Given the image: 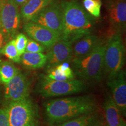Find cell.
<instances>
[{"label": "cell", "instance_id": "14", "mask_svg": "<svg viewBox=\"0 0 126 126\" xmlns=\"http://www.w3.org/2000/svg\"><path fill=\"white\" fill-rule=\"evenodd\" d=\"M100 42L97 36L91 33L77 39L72 45L71 60L81 59L89 54Z\"/></svg>", "mask_w": 126, "mask_h": 126}, {"label": "cell", "instance_id": "9", "mask_svg": "<svg viewBox=\"0 0 126 126\" xmlns=\"http://www.w3.org/2000/svg\"><path fill=\"white\" fill-rule=\"evenodd\" d=\"M30 81L19 72L5 85V98L10 102L22 100L29 96Z\"/></svg>", "mask_w": 126, "mask_h": 126}, {"label": "cell", "instance_id": "26", "mask_svg": "<svg viewBox=\"0 0 126 126\" xmlns=\"http://www.w3.org/2000/svg\"><path fill=\"white\" fill-rule=\"evenodd\" d=\"M9 40L7 37L3 29L0 25V50L2 48L3 46L7 43Z\"/></svg>", "mask_w": 126, "mask_h": 126}, {"label": "cell", "instance_id": "12", "mask_svg": "<svg viewBox=\"0 0 126 126\" xmlns=\"http://www.w3.org/2000/svg\"><path fill=\"white\" fill-rule=\"evenodd\" d=\"M108 85L111 91V97L119 107L123 115L126 114V81L125 72L121 70L108 78Z\"/></svg>", "mask_w": 126, "mask_h": 126}, {"label": "cell", "instance_id": "24", "mask_svg": "<svg viewBox=\"0 0 126 126\" xmlns=\"http://www.w3.org/2000/svg\"><path fill=\"white\" fill-rule=\"evenodd\" d=\"M45 50V47L37 42L32 39H28L25 51L30 53H43Z\"/></svg>", "mask_w": 126, "mask_h": 126}, {"label": "cell", "instance_id": "23", "mask_svg": "<svg viewBox=\"0 0 126 126\" xmlns=\"http://www.w3.org/2000/svg\"><path fill=\"white\" fill-rule=\"evenodd\" d=\"M57 68L59 70L63 75H64L68 80L74 79L75 78V74L73 70L68 64V63H63L56 66Z\"/></svg>", "mask_w": 126, "mask_h": 126}, {"label": "cell", "instance_id": "7", "mask_svg": "<svg viewBox=\"0 0 126 126\" xmlns=\"http://www.w3.org/2000/svg\"><path fill=\"white\" fill-rule=\"evenodd\" d=\"M31 22L54 31L61 36L63 33V9L61 1L53 0L31 19Z\"/></svg>", "mask_w": 126, "mask_h": 126}, {"label": "cell", "instance_id": "15", "mask_svg": "<svg viewBox=\"0 0 126 126\" xmlns=\"http://www.w3.org/2000/svg\"><path fill=\"white\" fill-rule=\"evenodd\" d=\"M103 110L107 126H120L126 123L122 111L110 95L104 102Z\"/></svg>", "mask_w": 126, "mask_h": 126}, {"label": "cell", "instance_id": "21", "mask_svg": "<svg viewBox=\"0 0 126 126\" xmlns=\"http://www.w3.org/2000/svg\"><path fill=\"white\" fill-rule=\"evenodd\" d=\"M83 5L88 13L94 18H99L100 16L101 0H83Z\"/></svg>", "mask_w": 126, "mask_h": 126}, {"label": "cell", "instance_id": "20", "mask_svg": "<svg viewBox=\"0 0 126 126\" xmlns=\"http://www.w3.org/2000/svg\"><path fill=\"white\" fill-rule=\"evenodd\" d=\"M0 54H4L8 59L15 63L20 62V56L15 46V39H11L0 50Z\"/></svg>", "mask_w": 126, "mask_h": 126}, {"label": "cell", "instance_id": "18", "mask_svg": "<svg viewBox=\"0 0 126 126\" xmlns=\"http://www.w3.org/2000/svg\"><path fill=\"white\" fill-rule=\"evenodd\" d=\"M97 119L94 113L84 114L53 126H97Z\"/></svg>", "mask_w": 126, "mask_h": 126}, {"label": "cell", "instance_id": "28", "mask_svg": "<svg viewBox=\"0 0 126 126\" xmlns=\"http://www.w3.org/2000/svg\"><path fill=\"white\" fill-rule=\"evenodd\" d=\"M1 1H2V0H0V8H1Z\"/></svg>", "mask_w": 126, "mask_h": 126}, {"label": "cell", "instance_id": "4", "mask_svg": "<svg viewBox=\"0 0 126 126\" xmlns=\"http://www.w3.org/2000/svg\"><path fill=\"white\" fill-rule=\"evenodd\" d=\"M85 88L83 82L76 79L54 81L46 75H42L37 86V92L44 97H51L78 94Z\"/></svg>", "mask_w": 126, "mask_h": 126}, {"label": "cell", "instance_id": "29", "mask_svg": "<svg viewBox=\"0 0 126 126\" xmlns=\"http://www.w3.org/2000/svg\"><path fill=\"white\" fill-rule=\"evenodd\" d=\"M120 126H126V123H124L123 124H122V125H121Z\"/></svg>", "mask_w": 126, "mask_h": 126}, {"label": "cell", "instance_id": "22", "mask_svg": "<svg viewBox=\"0 0 126 126\" xmlns=\"http://www.w3.org/2000/svg\"><path fill=\"white\" fill-rule=\"evenodd\" d=\"M15 39V46L20 56L25 52L28 39L27 36L23 33H19L16 36Z\"/></svg>", "mask_w": 126, "mask_h": 126}, {"label": "cell", "instance_id": "3", "mask_svg": "<svg viewBox=\"0 0 126 126\" xmlns=\"http://www.w3.org/2000/svg\"><path fill=\"white\" fill-rule=\"evenodd\" d=\"M105 44L100 42L89 54L71 61L74 73L80 78L89 81H99L104 71Z\"/></svg>", "mask_w": 126, "mask_h": 126}, {"label": "cell", "instance_id": "1", "mask_svg": "<svg viewBox=\"0 0 126 126\" xmlns=\"http://www.w3.org/2000/svg\"><path fill=\"white\" fill-rule=\"evenodd\" d=\"M45 114L51 126L60 124L82 115L94 113L97 104L89 95L56 99L45 103Z\"/></svg>", "mask_w": 126, "mask_h": 126}, {"label": "cell", "instance_id": "2", "mask_svg": "<svg viewBox=\"0 0 126 126\" xmlns=\"http://www.w3.org/2000/svg\"><path fill=\"white\" fill-rule=\"evenodd\" d=\"M63 33L61 39L73 43L77 39L91 33L94 17L74 0H62Z\"/></svg>", "mask_w": 126, "mask_h": 126}, {"label": "cell", "instance_id": "10", "mask_svg": "<svg viewBox=\"0 0 126 126\" xmlns=\"http://www.w3.org/2000/svg\"><path fill=\"white\" fill-rule=\"evenodd\" d=\"M23 30L30 38L48 49L61 39V36L48 28L29 21L25 23Z\"/></svg>", "mask_w": 126, "mask_h": 126}, {"label": "cell", "instance_id": "17", "mask_svg": "<svg viewBox=\"0 0 126 126\" xmlns=\"http://www.w3.org/2000/svg\"><path fill=\"white\" fill-rule=\"evenodd\" d=\"M20 62L25 67L32 70L45 67L47 62V56L43 53H30L25 51L20 56Z\"/></svg>", "mask_w": 126, "mask_h": 126}, {"label": "cell", "instance_id": "5", "mask_svg": "<svg viewBox=\"0 0 126 126\" xmlns=\"http://www.w3.org/2000/svg\"><path fill=\"white\" fill-rule=\"evenodd\" d=\"M125 48L120 32H116L108 39L104 53V71L108 78L122 70L124 64Z\"/></svg>", "mask_w": 126, "mask_h": 126}, {"label": "cell", "instance_id": "6", "mask_svg": "<svg viewBox=\"0 0 126 126\" xmlns=\"http://www.w3.org/2000/svg\"><path fill=\"white\" fill-rule=\"evenodd\" d=\"M9 126H36L37 112L28 97L10 102L7 108Z\"/></svg>", "mask_w": 126, "mask_h": 126}, {"label": "cell", "instance_id": "13", "mask_svg": "<svg viewBox=\"0 0 126 126\" xmlns=\"http://www.w3.org/2000/svg\"><path fill=\"white\" fill-rule=\"evenodd\" d=\"M110 22L116 32H120L126 29V0H108L106 5Z\"/></svg>", "mask_w": 126, "mask_h": 126}, {"label": "cell", "instance_id": "11", "mask_svg": "<svg viewBox=\"0 0 126 126\" xmlns=\"http://www.w3.org/2000/svg\"><path fill=\"white\" fill-rule=\"evenodd\" d=\"M72 43L60 39L48 49H47V68L55 67L63 63L71 60Z\"/></svg>", "mask_w": 126, "mask_h": 126}, {"label": "cell", "instance_id": "19", "mask_svg": "<svg viewBox=\"0 0 126 126\" xmlns=\"http://www.w3.org/2000/svg\"><path fill=\"white\" fill-rule=\"evenodd\" d=\"M18 68L11 61H0V82L5 84L19 72Z\"/></svg>", "mask_w": 126, "mask_h": 126}, {"label": "cell", "instance_id": "25", "mask_svg": "<svg viewBox=\"0 0 126 126\" xmlns=\"http://www.w3.org/2000/svg\"><path fill=\"white\" fill-rule=\"evenodd\" d=\"M0 126H9L7 108L0 109Z\"/></svg>", "mask_w": 126, "mask_h": 126}, {"label": "cell", "instance_id": "27", "mask_svg": "<svg viewBox=\"0 0 126 126\" xmlns=\"http://www.w3.org/2000/svg\"><path fill=\"white\" fill-rule=\"evenodd\" d=\"M12 1H13L19 7H20L21 6H22L23 4L27 2L28 0H12Z\"/></svg>", "mask_w": 126, "mask_h": 126}, {"label": "cell", "instance_id": "8", "mask_svg": "<svg viewBox=\"0 0 126 126\" xmlns=\"http://www.w3.org/2000/svg\"><path fill=\"white\" fill-rule=\"evenodd\" d=\"M19 7L12 0H2L0 25L9 40L15 38L20 25Z\"/></svg>", "mask_w": 126, "mask_h": 126}, {"label": "cell", "instance_id": "16", "mask_svg": "<svg viewBox=\"0 0 126 126\" xmlns=\"http://www.w3.org/2000/svg\"><path fill=\"white\" fill-rule=\"evenodd\" d=\"M53 0H28L20 8L21 18L25 23L28 22L34 15Z\"/></svg>", "mask_w": 126, "mask_h": 126}]
</instances>
